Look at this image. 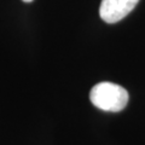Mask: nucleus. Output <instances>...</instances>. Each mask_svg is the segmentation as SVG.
I'll return each instance as SVG.
<instances>
[{"label":"nucleus","instance_id":"f257e3e1","mask_svg":"<svg viewBox=\"0 0 145 145\" xmlns=\"http://www.w3.org/2000/svg\"><path fill=\"white\" fill-rule=\"evenodd\" d=\"M91 103L104 111L119 112L128 103V92L120 85L112 82H99L89 92Z\"/></svg>","mask_w":145,"mask_h":145},{"label":"nucleus","instance_id":"f03ea898","mask_svg":"<svg viewBox=\"0 0 145 145\" xmlns=\"http://www.w3.org/2000/svg\"><path fill=\"white\" fill-rule=\"evenodd\" d=\"M139 0H102L99 16L106 23H116L135 7Z\"/></svg>","mask_w":145,"mask_h":145},{"label":"nucleus","instance_id":"7ed1b4c3","mask_svg":"<svg viewBox=\"0 0 145 145\" xmlns=\"http://www.w3.org/2000/svg\"><path fill=\"white\" fill-rule=\"evenodd\" d=\"M22 1H24V3H31L33 0H22Z\"/></svg>","mask_w":145,"mask_h":145}]
</instances>
